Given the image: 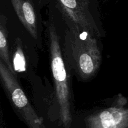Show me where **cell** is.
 Segmentation results:
<instances>
[{
	"label": "cell",
	"instance_id": "6da1fadb",
	"mask_svg": "<svg viewBox=\"0 0 128 128\" xmlns=\"http://www.w3.org/2000/svg\"><path fill=\"white\" fill-rule=\"evenodd\" d=\"M67 26L64 41L65 60L80 80H91L99 71L102 62L98 39L79 28Z\"/></svg>",
	"mask_w": 128,
	"mask_h": 128
},
{
	"label": "cell",
	"instance_id": "7a4b0ae2",
	"mask_svg": "<svg viewBox=\"0 0 128 128\" xmlns=\"http://www.w3.org/2000/svg\"><path fill=\"white\" fill-rule=\"evenodd\" d=\"M47 22V36L50 49L51 68L54 82L56 96L60 108V118L65 127L72 122L71 81L67 67H69L62 54L60 38L58 33L54 17L50 14Z\"/></svg>",
	"mask_w": 128,
	"mask_h": 128
},
{
	"label": "cell",
	"instance_id": "3957f363",
	"mask_svg": "<svg viewBox=\"0 0 128 128\" xmlns=\"http://www.w3.org/2000/svg\"><path fill=\"white\" fill-rule=\"evenodd\" d=\"M97 0H50L51 11L61 15L67 26L78 27L100 39L101 36L96 20Z\"/></svg>",
	"mask_w": 128,
	"mask_h": 128
},
{
	"label": "cell",
	"instance_id": "277c9868",
	"mask_svg": "<svg viewBox=\"0 0 128 128\" xmlns=\"http://www.w3.org/2000/svg\"><path fill=\"white\" fill-rule=\"evenodd\" d=\"M1 82L16 112L24 120L30 128H44L42 121L31 106L23 90L2 60H0Z\"/></svg>",
	"mask_w": 128,
	"mask_h": 128
},
{
	"label": "cell",
	"instance_id": "5b68a950",
	"mask_svg": "<svg viewBox=\"0 0 128 128\" xmlns=\"http://www.w3.org/2000/svg\"><path fill=\"white\" fill-rule=\"evenodd\" d=\"M86 123L88 128H127L128 110L119 107L110 108L89 116Z\"/></svg>",
	"mask_w": 128,
	"mask_h": 128
},
{
	"label": "cell",
	"instance_id": "8992f818",
	"mask_svg": "<svg viewBox=\"0 0 128 128\" xmlns=\"http://www.w3.org/2000/svg\"><path fill=\"white\" fill-rule=\"evenodd\" d=\"M12 8L24 27L34 40H39L38 6L34 0H10Z\"/></svg>",
	"mask_w": 128,
	"mask_h": 128
},
{
	"label": "cell",
	"instance_id": "52a82bcc",
	"mask_svg": "<svg viewBox=\"0 0 128 128\" xmlns=\"http://www.w3.org/2000/svg\"><path fill=\"white\" fill-rule=\"evenodd\" d=\"M7 18L1 13L0 16V56L1 60L3 61L4 64L11 72L16 76V71L11 62L9 52L8 42L7 31Z\"/></svg>",
	"mask_w": 128,
	"mask_h": 128
},
{
	"label": "cell",
	"instance_id": "ba28073f",
	"mask_svg": "<svg viewBox=\"0 0 128 128\" xmlns=\"http://www.w3.org/2000/svg\"><path fill=\"white\" fill-rule=\"evenodd\" d=\"M21 41L17 39L16 41V51L13 56V67L15 71L21 72L26 70L25 68V60L24 56L21 49Z\"/></svg>",
	"mask_w": 128,
	"mask_h": 128
},
{
	"label": "cell",
	"instance_id": "9c48e42d",
	"mask_svg": "<svg viewBox=\"0 0 128 128\" xmlns=\"http://www.w3.org/2000/svg\"><path fill=\"white\" fill-rule=\"evenodd\" d=\"M34 1L38 4V6H39V8H42V7H44L46 4H49L50 0H34Z\"/></svg>",
	"mask_w": 128,
	"mask_h": 128
}]
</instances>
